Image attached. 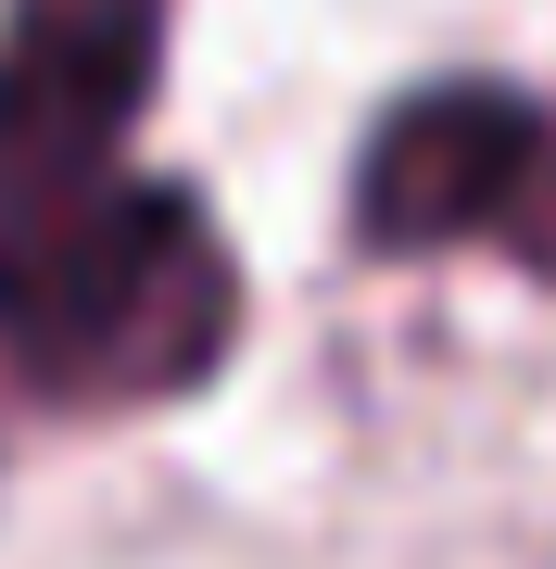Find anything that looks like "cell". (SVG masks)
Wrapping results in <instances>:
<instances>
[{"instance_id": "6da1fadb", "label": "cell", "mask_w": 556, "mask_h": 569, "mask_svg": "<svg viewBox=\"0 0 556 569\" xmlns=\"http://www.w3.org/2000/svg\"><path fill=\"white\" fill-rule=\"evenodd\" d=\"M241 342V266L178 178L0 190V367L39 406H178Z\"/></svg>"}, {"instance_id": "7a4b0ae2", "label": "cell", "mask_w": 556, "mask_h": 569, "mask_svg": "<svg viewBox=\"0 0 556 569\" xmlns=\"http://www.w3.org/2000/svg\"><path fill=\"white\" fill-rule=\"evenodd\" d=\"M178 0H13L0 26V190H51L127 152L165 77Z\"/></svg>"}, {"instance_id": "3957f363", "label": "cell", "mask_w": 556, "mask_h": 569, "mask_svg": "<svg viewBox=\"0 0 556 569\" xmlns=\"http://www.w3.org/2000/svg\"><path fill=\"white\" fill-rule=\"evenodd\" d=\"M544 164V114L494 77H443L405 89L367 152H354V241L367 253H455V241H506L518 190Z\"/></svg>"}, {"instance_id": "277c9868", "label": "cell", "mask_w": 556, "mask_h": 569, "mask_svg": "<svg viewBox=\"0 0 556 569\" xmlns=\"http://www.w3.org/2000/svg\"><path fill=\"white\" fill-rule=\"evenodd\" d=\"M506 253L532 266V279H556V127H544V164H532V190H518V216H506Z\"/></svg>"}]
</instances>
